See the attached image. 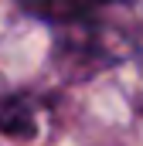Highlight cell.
<instances>
[{"mask_svg":"<svg viewBox=\"0 0 143 146\" xmlns=\"http://www.w3.org/2000/svg\"><path fill=\"white\" fill-rule=\"evenodd\" d=\"M41 102L34 95H3L0 99V133L14 139H34L41 129Z\"/></svg>","mask_w":143,"mask_h":146,"instance_id":"cell-1","label":"cell"}]
</instances>
